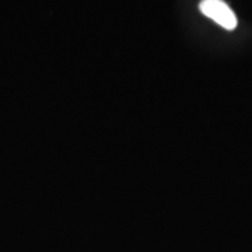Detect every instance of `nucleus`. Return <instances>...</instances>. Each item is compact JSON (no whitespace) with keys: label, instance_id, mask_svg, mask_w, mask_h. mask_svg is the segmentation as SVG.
Returning <instances> with one entry per match:
<instances>
[{"label":"nucleus","instance_id":"1","mask_svg":"<svg viewBox=\"0 0 252 252\" xmlns=\"http://www.w3.org/2000/svg\"><path fill=\"white\" fill-rule=\"evenodd\" d=\"M199 9L206 17L212 18L215 23L228 31H233L237 27L234 11L223 0H202Z\"/></svg>","mask_w":252,"mask_h":252}]
</instances>
